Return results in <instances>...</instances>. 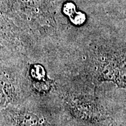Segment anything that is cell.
Instances as JSON below:
<instances>
[{
  "label": "cell",
  "mask_w": 126,
  "mask_h": 126,
  "mask_svg": "<svg viewBox=\"0 0 126 126\" xmlns=\"http://www.w3.org/2000/svg\"><path fill=\"white\" fill-rule=\"evenodd\" d=\"M18 123L19 126H38L39 119L33 113H23L19 116Z\"/></svg>",
  "instance_id": "6da1fadb"
}]
</instances>
